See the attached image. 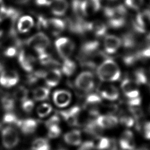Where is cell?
<instances>
[{
  "label": "cell",
  "instance_id": "83f0119b",
  "mask_svg": "<svg viewBox=\"0 0 150 150\" xmlns=\"http://www.w3.org/2000/svg\"><path fill=\"white\" fill-rule=\"evenodd\" d=\"M76 69V63L71 60L68 59H64V60L62 64V70L63 73L67 76L72 75Z\"/></svg>",
  "mask_w": 150,
  "mask_h": 150
},
{
  "label": "cell",
  "instance_id": "b9f144b4",
  "mask_svg": "<svg viewBox=\"0 0 150 150\" xmlns=\"http://www.w3.org/2000/svg\"><path fill=\"white\" fill-rule=\"evenodd\" d=\"M134 138V135L131 131L127 129L124 131L121 135V137L120 138L119 141H127L129 139Z\"/></svg>",
  "mask_w": 150,
  "mask_h": 150
},
{
  "label": "cell",
  "instance_id": "2e32d148",
  "mask_svg": "<svg viewBox=\"0 0 150 150\" xmlns=\"http://www.w3.org/2000/svg\"><path fill=\"white\" fill-rule=\"evenodd\" d=\"M94 149L97 150H109L116 147V143L114 139H111L106 137L99 136L96 137L93 140Z\"/></svg>",
  "mask_w": 150,
  "mask_h": 150
},
{
  "label": "cell",
  "instance_id": "e0dca14e",
  "mask_svg": "<svg viewBox=\"0 0 150 150\" xmlns=\"http://www.w3.org/2000/svg\"><path fill=\"white\" fill-rule=\"evenodd\" d=\"M18 62L24 70L30 72L33 69L35 60L32 55L27 53L25 50H22L18 55Z\"/></svg>",
  "mask_w": 150,
  "mask_h": 150
},
{
  "label": "cell",
  "instance_id": "d4e9b609",
  "mask_svg": "<svg viewBox=\"0 0 150 150\" xmlns=\"http://www.w3.org/2000/svg\"><path fill=\"white\" fill-rule=\"evenodd\" d=\"M33 25L34 21L33 18L30 16L25 15L19 19L17 28L20 32L26 33L33 27Z\"/></svg>",
  "mask_w": 150,
  "mask_h": 150
},
{
  "label": "cell",
  "instance_id": "f35d334b",
  "mask_svg": "<svg viewBox=\"0 0 150 150\" xmlns=\"http://www.w3.org/2000/svg\"><path fill=\"white\" fill-rule=\"evenodd\" d=\"M140 59H150V45L137 52Z\"/></svg>",
  "mask_w": 150,
  "mask_h": 150
},
{
  "label": "cell",
  "instance_id": "ab89813d",
  "mask_svg": "<svg viewBox=\"0 0 150 150\" xmlns=\"http://www.w3.org/2000/svg\"><path fill=\"white\" fill-rule=\"evenodd\" d=\"M94 149V146L93 141H86L82 142L77 150H93Z\"/></svg>",
  "mask_w": 150,
  "mask_h": 150
},
{
  "label": "cell",
  "instance_id": "30bf717a",
  "mask_svg": "<svg viewBox=\"0 0 150 150\" xmlns=\"http://www.w3.org/2000/svg\"><path fill=\"white\" fill-rule=\"evenodd\" d=\"M19 79L18 74L13 70L3 71L0 74V84L5 87L9 88L15 86Z\"/></svg>",
  "mask_w": 150,
  "mask_h": 150
},
{
  "label": "cell",
  "instance_id": "603a6c76",
  "mask_svg": "<svg viewBox=\"0 0 150 150\" xmlns=\"http://www.w3.org/2000/svg\"><path fill=\"white\" fill-rule=\"evenodd\" d=\"M101 96L109 101H114L119 97L118 89L113 85L103 86L100 90Z\"/></svg>",
  "mask_w": 150,
  "mask_h": 150
},
{
  "label": "cell",
  "instance_id": "7a4b0ae2",
  "mask_svg": "<svg viewBox=\"0 0 150 150\" xmlns=\"http://www.w3.org/2000/svg\"><path fill=\"white\" fill-rule=\"evenodd\" d=\"M108 23L111 28H120L125 25L126 9L125 6L120 5L114 7H107L104 10Z\"/></svg>",
  "mask_w": 150,
  "mask_h": 150
},
{
  "label": "cell",
  "instance_id": "f546056e",
  "mask_svg": "<svg viewBox=\"0 0 150 150\" xmlns=\"http://www.w3.org/2000/svg\"><path fill=\"white\" fill-rule=\"evenodd\" d=\"M1 104L3 108L8 111L10 112L14 108L15 101L14 99L10 96H4L1 98Z\"/></svg>",
  "mask_w": 150,
  "mask_h": 150
},
{
  "label": "cell",
  "instance_id": "484cf974",
  "mask_svg": "<svg viewBox=\"0 0 150 150\" xmlns=\"http://www.w3.org/2000/svg\"><path fill=\"white\" fill-rule=\"evenodd\" d=\"M30 149L31 150H50L51 146L47 139L39 137L33 141Z\"/></svg>",
  "mask_w": 150,
  "mask_h": 150
},
{
  "label": "cell",
  "instance_id": "836d02e7",
  "mask_svg": "<svg viewBox=\"0 0 150 150\" xmlns=\"http://www.w3.org/2000/svg\"><path fill=\"white\" fill-rule=\"evenodd\" d=\"M14 96L15 98L21 102L27 99L28 91L26 88L22 86H19L17 88L14 93Z\"/></svg>",
  "mask_w": 150,
  "mask_h": 150
},
{
  "label": "cell",
  "instance_id": "7c38bea8",
  "mask_svg": "<svg viewBox=\"0 0 150 150\" xmlns=\"http://www.w3.org/2000/svg\"><path fill=\"white\" fill-rule=\"evenodd\" d=\"M38 126V121L33 118L19 120L16 127L26 135H31L35 132Z\"/></svg>",
  "mask_w": 150,
  "mask_h": 150
},
{
  "label": "cell",
  "instance_id": "f5cc1de1",
  "mask_svg": "<svg viewBox=\"0 0 150 150\" xmlns=\"http://www.w3.org/2000/svg\"><path fill=\"white\" fill-rule=\"evenodd\" d=\"M147 40H148L149 42H150V34L148 35V37H147Z\"/></svg>",
  "mask_w": 150,
  "mask_h": 150
},
{
  "label": "cell",
  "instance_id": "c3c4849f",
  "mask_svg": "<svg viewBox=\"0 0 150 150\" xmlns=\"http://www.w3.org/2000/svg\"><path fill=\"white\" fill-rule=\"evenodd\" d=\"M5 8V6L4 5L3 1L2 0H0V12H2L4 9Z\"/></svg>",
  "mask_w": 150,
  "mask_h": 150
},
{
  "label": "cell",
  "instance_id": "8d00e7d4",
  "mask_svg": "<svg viewBox=\"0 0 150 150\" xmlns=\"http://www.w3.org/2000/svg\"><path fill=\"white\" fill-rule=\"evenodd\" d=\"M144 0H125V4L127 6L132 9H138L143 4Z\"/></svg>",
  "mask_w": 150,
  "mask_h": 150
},
{
  "label": "cell",
  "instance_id": "d6a6232c",
  "mask_svg": "<svg viewBox=\"0 0 150 150\" xmlns=\"http://www.w3.org/2000/svg\"><path fill=\"white\" fill-rule=\"evenodd\" d=\"M47 128V135L49 138L55 139L58 138L62 134V129L59 126V124L51 125Z\"/></svg>",
  "mask_w": 150,
  "mask_h": 150
},
{
  "label": "cell",
  "instance_id": "1f68e13d",
  "mask_svg": "<svg viewBox=\"0 0 150 150\" xmlns=\"http://www.w3.org/2000/svg\"><path fill=\"white\" fill-rule=\"evenodd\" d=\"M19 120L16 115L11 112H8L3 117V122L4 123L8 125H12L15 127L17 126Z\"/></svg>",
  "mask_w": 150,
  "mask_h": 150
},
{
  "label": "cell",
  "instance_id": "ba28073f",
  "mask_svg": "<svg viewBox=\"0 0 150 150\" xmlns=\"http://www.w3.org/2000/svg\"><path fill=\"white\" fill-rule=\"evenodd\" d=\"M81 109L78 106H74L67 110L59 112L60 115L63 120L71 126H78L81 115Z\"/></svg>",
  "mask_w": 150,
  "mask_h": 150
},
{
  "label": "cell",
  "instance_id": "d6986e66",
  "mask_svg": "<svg viewBox=\"0 0 150 150\" xmlns=\"http://www.w3.org/2000/svg\"><path fill=\"white\" fill-rule=\"evenodd\" d=\"M61 72L57 69H52L43 73V78L46 84L49 87H54L57 86L61 79Z\"/></svg>",
  "mask_w": 150,
  "mask_h": 150
},
{
  "label": "cell",
  "instance_id": "e575fe53",
  "mask_svg": "<svg viewBox=\"0 0 150 150\" xmlns=\"http://www.w3.org/2000/svg\"><path fill=\"white\" fill-rule=\"evenodd\" d=\"M120 123L127 127H131L133 126L135 122V120L133 117L129 115H122L118 119Z\"/></svg>",
  "mask_w": 150,
  "mask_h": 150
},
{
  "label": "cell",
  "instance_id": "277c9868",
  "mask_svg": "<svg viewBox=\"0 0 150 150\" xmlns=\"http://www.w3.org/2000/svg\"><path fill=\"white\" fill-rule=\"evenodd\" d=\"M38 26L48 30L53 35L61 33L65 28V23L57 18L46 19L40 16L38 18Z\"/></svg>",
  "mask_w": 150,
  "mask_h": 150
},
{
  "label": "cell",
  "instance_id": "cb8c5ba5",
  "mask_svg": "<svg viewBox=\"0 0 150 150\" xmlns=\"http://www.w3.org/2000/svg\"><path fill=\"white\" fill-rule=\"evenodd\" d=\"M84 132L91 136H93L94 137H97L99 136H101L103 129L101 128L96 122V120H90L88 122H87L84 128Z\"/></svg>",
  "mask_w": 150,
  "mask_h": 150
},
{
  "label": "cell",
  "instance_id": "8fae6325",
  "mask_svg": "<svg viewBox=\"0 0 150 150\" xmlns=\"http://www.w3.org/2000/svg\"><path fill=\"white\" fill-rule=\"evenodd\" d=\"M53 100L56 106L60 108L65 107L70 103L71 94L67 90H56L53 94Z\"/></svg>",
  "mask_w": 150,
  "mask_h": 150
},
{
  "label": "cell",
  "instance_id": "6da1fadb",
  "mask_svg": "<svg viewBox=\"0 0 150 150\" xmlns=\"http://www.w3.org/2000/svg\"><path fill=\"white\" fill-rule=\"evenodd\" d=\"M97 75L103 81H115L120 79L121 72L117 64L111 59L104 60L97 67Z\"/></svg>",
  "mask_w": 150,
  "mask_h": 150
},
{
  "label": "cell",
  "instance_id": "ac0fdd59",
  "mask_svg": "<svg viewBox=\"0 0 150 150\" xmlns=\"http://www.w3.org/2000/svg\"><path fill=\"white\" fill-rule=\"evenodd\" d=\"M99 42L97 40H89L83 44L81 47V59L88 57L98 52Z\"/></svg>",
  "mask_w": 150,
  "mask_h": 150
},
{
  "label": "cell",
  "instance_id": "d590c367",
  "mask_svg": "<svg viewBox=\"0 0 150 150\" xmlns=\"http://www.w3.org/2000/svg\"><path fill=\"white\" fill-rule=\"evenodd\" d=\"M119 145L122 150H134L135 147V143L134 138L127 141H119Z\"/></svg>",
  "mask_w": 150,
  "mask_h": 150
},
{
  "label": "cell",
  "instance_id": "60d3db41",
  "mask_svg": "<svg viewBox=\"0 0 150 150\" xmlns=\"http://www.w3.org/2000/svg\"><path fill=\"white\" fill-rule=\"evenodd\" d=\"M59 122H60L59 116L57 115H52L51 117H50L47 121H46L45 125L47 128L51 125L59 124Z\"/></svg>",
  "mask_w": 150,
  "mask_h": 150
},
{
  "label": "cell",
  "instance_id": "4fadbf2b",
  "mask_svg": "<svg viewBox=\"0 0 150 150\" xmlns=\"http://www.w3.org/2000/svg\"><path fill=\"white\" fill-rule=\"evenodd\" d=\"M121 45V40L117 36L109 35L105 37L104 47L108 54L115 53Z\"/></svg>",
  "mask_w": 150,
  "mask_h": 150
},
{
  "label": "cell",
  "instance_id": "ee69618b",
  "mask_svg": "<svg viewBox=\"0 0 150 150\" xmlns=\"http://www.w3.org/2000/svg\"><path fill=\"white\" fill-rule=\"evenodd\" d=\"M141 102V97H137L134 98H130L128 100L127 103L129 107H138Z\"/></svg>",
  "mask_w": 150,
  "mask_h": 150
},
{
  "label": "cell",
  "instance_id": "9c48e42d",
  "mask_svg": "<svg viewBox=\"0 0 150 150\" xmlns=\"http://www.w3.org/2000/svg\"><path fill=\"white\" fill-rule=\"evenodd\" d=\"M138 84L131 79H124L121 84V90L124 95L128 98H134L139 96Z\"/></svg>",
  "mask_w": 150,
  "mask_h": 150
},
{
  "label": "cell",
  "instance_id": "f907efd6",
  "mask_svg": "<svg viewBox=\"0 0 150 150\" xmlns=\"http://www.w3.org/2000/svg\"><path fill=\"white\" fill-rule=\"evenodd\" d=\"M109 150H121V149H120L117 148V146H116V147L112 148H111V149H109Z\"/></svg>",
  "mask_w": 150,
  "mask_h": 150
},
{
  "label": "cell",
  "instance_id": "4316f807",
  "mask_svg": "<svg viewBox=\"0 0 150 150\" xmlns=\"http://www.w3.org/2000/svg\"><path fill=\"white\" fill-rule=\"evenodd\" d=\"M50 90L48 88L40 87L34 90L33 92V98L37 101H43L48 98Z\"/></svg>",
  "mask_w": 150,
  "mask_h": 150
},
{
  "label": "cell",
  "instance_id": "7dc6e473",
  "mask_svg": "<svg viewBox=\"0 0 150 150\" xmlns=\"http://www.w3.org/2000/svg\"><path fill=\"white\" fill-rule=\"evenodd\" d=\"M144 135L146 139H150V131H144Z\"/></svg>",
  "mask_w": 150,
  "mask_h": 150
},
{
  "label": "cell",
  "instance_id": "44dd1931",
  "mask_svg": "<svg viewBox=\"0 0 150 150\" xmlns=\"http://www.w3.org/2000/svg\"><path fill=\"white\" fill-rule=\"evenodd\" d=\"M87 29L97 36H102L106 33L107 26L101 21H94L87 23Z\"/></svg>",
  "mask_w": 150,
  "mask_h": 150
},
{
  "label": "cell",
  "instance_id": "f6af8a7d",
  "mask_svg": "<svg viewBox=\"0 0 150 150\" xmlns=\"http://www.w3.org/2000/svg\"><path fill=\"white\" fill-rule=\"evenodd\" d=\"M53 0H35L36 4L39 6H49Z\"/></svg>",
  "mask_w": 150,
  "mask_h": 150
},
{
  "label": "cell",
  "instance_id": "74e56055",
  "mask_svg": "<svg viewBox=\"0 0 150 150\" xmlns=\"http://www.w3.org/2000/svg\"><path fill=\"white\" fill-rule=\"evenodd\" d=\"M22 109L26 112H30L34 107V102L29 99H26L21 102Z\"/></svg>",
  "mask_w": 150,
  "mask_h": 150
},
{
  "label": "cell",
  "instance_id": "5b68a950",
  "mask_svg": "<svg viewBox=\"0 0 150 150\" xmlns=\"http://www.w3.org/2000/svg\"><path fill=\"white\" fill-rule=\"evenodd\" d=\"M26 43L28 46L34 49L38 54L46 51L50 44V40L43 33L39 32L29 38Z\"/></svg>",
  "mask_w": 150,
  "mask_h": 150
},
{
  "label": "cell",
  "instance_id": "bcb514c9",
  "mask_svg": "<svg viewBox=\"0 0 150 150\" xmlns=\"http://www.w3.org/2000/svg\"><path fill=\"white\" fill-rule=\"evenodd\" d=\"M144 131H150V121L144 124Z\"/></svg>",
  "mask_w": 150,
  "mask_h": 150
},
{
  "label": "cell",
  "instance_id": "8992f818",
  "mask_svg": "<svg viewBox=\"0 0 150 150\" xmlns=\"http://www.w3.org/2000/svg\"><path fill=\"white\" fill-rule=\"evenodd\" d=\"M75 84L77 88L81 91L85 92L91 91L94 86L93 74L88 71L81 72L76 79Z\"/></svg>",
  "mask_w": 150,
  "mask_h": 150
},
{
  "label": "cell",
  "instance_id": "7bdbcfd3",
  "mask_svg": "<svg viewBox=\"0 0 150 150\" xmlns=\"http://www.w3.org/2000/svg\"><path fill=\"white\" fill-rule=\"evenodd\" d=\"M17 53V50L16 47L15 46H9L7 47L4 51V54L7 56V57H13Z\"/></svg>",
  "mask_w": 150,
  "mask_h": 150
},
{
  "label": "cell",
  "instance_id": "f1b7e54d",
  "mask_svg": "<svg viewBox=\"0 0 150 150\" xmlns=\"http://www.w3.org/2000/svg\"><path fill=\"white\" fill-rule=\"evenodd\" d=\"M133 80L138 84H146L148 83V78L146 73L142 69H138L134 72Z\"/></svg>",
  "mask_w": 150,
  "mask_h": 150
},
{
  "label": "cell",
  "instance_id": "5bb4252c",
  "mask_svg": "<svg viewBox=\"0 0 150 150\" xmlns=\"http://www.w3.org/2000/svg\"><path fill=\"white\" fill-rule=\"evenodd\" d=\"M97 124L103 129L115 127L119 121L117 117L113 115H99L95 120Z\"/></svg>",
  "mask_w": 150,
  "mask_h": 150
},
{
  "label": "cell",
  "instance_id": "681fc988",
  "mask_svg": "<svg viewBox=\"0 0 150 150\" xmlns=\"http://www.w3.org/2000/svg\"><path fill=\"white\" fill-rule=\"evenodd\" d=\"M134 150H149L148 148H145V147H142V148H140L139 149H134Z\"/></svg>",
  "mask_w": 150,
  "mask_h": 150
},
{
  "label": "cell",
  "instance_id": "52a82bcc",
  "mask_svg": "<svg viewBox=\"0 0 150 150\" xmlns=\"http://www.w3.org/2000/svg\"><path fill=\"white\" fill-rule=\"evenodd\" d=\"M56 50L60 56L63 59H68L74 50V44L67 38H60L55 42Z\"/></svg>",
  "mask_w": 150,
  "mask_h": 150
},
{
  "label": "cell",
  "instance_id": "4dcf8cb0",
  "mask_svg": "<svg viewBox=\"0 0 150 150\" xmlns=\"http://www.w3.org/2000/svg\"><path fill=\"white\" fill-rule=\"evenodd\" d=\"M52 111V106L47 103H43L39 105L37 109L36 112L39 117L44 118L47 116Z\"/></svg>",
  "mask_w": 150,
  "mask_h": 150
},
{
  "label": "cell",
  "instance_id": "7402d4cb",
  "mask_svg": "<svg viewBox=\"0 0 150 150\" xmlns=\"http://www.w3.org/2000/svg\"><path fill=\"white\" fill-rule=\"evenodd\" d=\"M50 9L52 12L56 16H63L68 8V3L66 0H53L51 2Z\"/></svg>",
  "mask_w": 150,
  "mask_h": 150
},
{
  "label": "cell",
  "instance_id": "816d5d0a",
  "mask_svg": "<svg viewBox=\"0 0 150 150\" xmlns=\"http://www.w3.org/2000/svg\"><path fill=\"white\" fill-rule=\"evenodd\" d=\"M2 33H3V31L1 29H0V37H1V36L2 35Z\"/></svg>",
  "mask_w": 150,
  "mask_h": 150
},
{
  "label": "cell",
  "instance_id": "ffe728a7",
  "mask_svg": "<svg viewBox=\"0 0 150 150\" xmlns=\"http://www.w3.org/2000/svg\"><path fill=\"white\" fill-rule=\"evenodd\" d=\"M63 139L68 145L72 146L80 145L82 141L81 132L79 129H73L64 134Z\"/></svg>",
  "mask_w": 150,
  "mask_h": 150
},
{
  "label": "cell",
  "instance_id": "9a60e30c",
  "mask_svg": "<svg viewBox=\"0 0 150 150\" xmlns=\"http://www.w3.org/2000/svg\"><path fill=\"white\" fill-rule=\"evenodd\" d=\"M101 7L100 0L81 1V8L83 16H89L97 12Z\"/></svg>",
  "mask_w": 150,
  "mask_h": 150
},
{
  "label": "cell",
  "instance_id": "3957f363",
  "mask_svg": "<svg viewBox=\"0 0 150 150\" xmlns=\"http://www.w3.org/2000/svg\"><path fill=\"white\" fill-rule=\"evenodd\" d=\"M1 140L6 149H12L16 146L20 141V136L15 127L7 125L1 131Z\"/></svg>",
  "mask_w": 150,
  "mask_h": 150
}]
</instances>
